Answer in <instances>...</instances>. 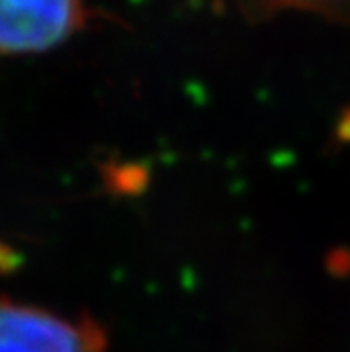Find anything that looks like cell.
Segmentation results:
<instances>
[{
	"label": "cell",
	"mask_w": 350,
	"mask_h": 352,
	"mask_svg": "<svg viewBox=\"0 0 350 352\" xmlns=\"http://www.w3.org/2000/svg\"><path fill=\"white\" fill-rule=\"evenodd\" d=\"M108 331L93 316H66L0 298V352H106Z\"/></svg>",
	"instance_id": "cell-1"
},
{
	"label": "cell",
	"mask_w": 350,
	"mask_h": 352,
	"mask_svg": "<svg viewBox=\"0 0 350 352\" xmlns=\"http://www.w3.org/2000/svg\"><path fill=\"white\" fill-rule=\"evenodd\" d=\"M80 21V0H0V53L47 51L66 41Z\"/></svg>",
	"instance_id": "cell-2"
}]
</instances>
